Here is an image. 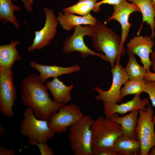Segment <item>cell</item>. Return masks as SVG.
Returning <instances> with one entry per match:
<instances>
[{"instance_id": "cell-14", "label": "cell", "mask_w": 155, "mask_h": 155, "mask_svg": "<svg viewBox=\"0 0 155 155\" xmlns=\"http://www.w3.org/2000/svg\"><path fill=\"white\" fill-rule=\"evenodd\" d=\"M140 95L135 94L131 100L120 104L117 103L111 105L103 102V106L106 118L108 119L115 113L123 115L136 109L146 110L145 106L149 103V100L146 98L141 99Z\"/></svg>"}, {"instance_id": "cell-15", "label": "cell", "mask_w": 155, "mask_h": 155, "mask_svg": "<svg viewBox=\"0 0 155 155\" xmlns=\"http://www.w3.org/2000/svg\"><path fill=\"white\" fill-rule=\"evenodd\" d=\"M31 67L38 71L40 75L38 76L39 80L44 83L48 78H57L63 74H68L77 72L81 69V67L74 65L67 67L56 65H43L34 61L30 63Z\"/></svg>"}, {"instance_id": "cell-36", "label": "cell", "mask_w": 155, "mask_h": 155, "mask_svg": "<svg viewBox=\"0 0 155 155\" xmlns=\"http://www.w3.org/2000/svg\"><path fill=\"white\" fill-rule=\"evenodd\" d=\"M29 4L32 6L33 5V2L34 0H27Z\"/></svg>"}, {"instance_id": "cell-23", "label": "cell", "mask_w": 155, "mask_h": 155, "mask_svg": "<svg viewBox=\"0 0 155 155\" xmlns=\"http://www.w3.org/2000/svg\"><path fill=\"white\" fill-rule=\"evenodd\" d=\"M127 51L129 59L125 69L129 79H144L147 71L138 63L133 53L128 50Z\"/></svg>"}, {"instance_id": "cell-17", "label": "cell", "mask_w": 155, "mask_h": 155, "mask_svg": "<svg viewBox=\"0 0 155 155\" xmlns=\"http://www.w3.org/2000/svg\"><path fill=\"white\" fill-rule=\"evenodd\" d=\"M46 85L53 96V101L59 104H65L71 99V92L74 84L65 85L57 78H54L51 81L47 82Z\"/></svg>"}, {"instance_id": "cell-8", "label": "cell", "mask_w": 155, "mask_h": 155, "mask_svg": "<svg viewBox=\"0 0 155 155\" xmlns=\"http://www.w3.org/2000/svg\"><path fill=\"white\" fill-rule=\"evenodd\" d=\"M12 69L0 66V111L5 116L14 117L13 107L17 95Z\"/></svg>"}, {"instance_id": "cell-21", "label": "cell", "mask_w": 155, "mask_h": 155, "mask_svg": "<svg viewBox=\"0 0 155 155\" xmlns=\"http://www.w3.org/2000/svg\"><path fill=\"white\" fill-rule=\"evenodd\" d=\"M136 4L139 8L142 16V20L140 28L137 33L139 35L143 23L146 22L149 25L151 30L150 36L152 38L155 37L154 30V24L155 18V11L152 4V0H127Z\"/></svg>"}, {"instance_id": "cell-33", "label": "cell", "mask_w": 155, "mask_h": 155, "mask_svg": "<svg viewBox=\"0 0 155 155\" xmlns=\"http://www.w3.org/2000/svg\"><path fill=\"white\" fill-rule=\"evenodd\" d=\"M14 1H17L18 0H13ZM23 3L24 7L26 9L28 12H32L33 11V9L28 3L27 0H20Z\"/></svg>"}, {"instance_id": "cell-6", "label": "cell", "mask_w": 155, "mask_h": 155, "mask_svg": "<svg viewBox=\"0 0 155 155\" xmlns=\"http://www.w3.org/2000/svg\"><path fill=\"white\" fill-rule=\"evenodd\" d=\"M90 129L92 147L103 146L111 147L123 134L120 125L102 117H100L93 122Z\"/></svg>"}, {"instance_id": "cell-39", "label": "cell", "mask_w": 155, "mask_h": 155, "mask_svg": "<svg viewBox=\"0 0 155 155\" xmlns=\"http://www.w3.org/2000/svg\"><path fill=\"white\" fill-rule=\"evenodd\" d=\"M154 116H155V115H154Z\"/></svg>"}, {"instance_id": "cell-4", "label": "cell", "mask_w": 155, "mask_h": 155, "mask_svg": "<svg viewBox=\"0 0 155 155\" xmlns=\"http://www.w3.org/2000/svg\"><path fill=\"white\" fill-rule=\"evenodd\" d=\"M21 122L20 134L38 142H47L55 133L48 126V121L40 119L34 115L32 109L28 107Z\"/></svg>"}, {"instance_id": "cell-37", "label": "cell", "mask_w": 155, "mask_h": 155, "mask_svg": "<svg viewBox=\"0 0 155 155\" xmlns=\"http://www.w3.org/2000/svg\"><path fill=\"white\" fill-rule=\"evenodd\" d=\"M152 4L155 11V0H152Z\"/></svg>"}, {"instance_id": "cell-18", "label": "cell", "mask_w": 155, "mask_h": 155, "mask_svg": "<svg viewBox=\"0 0 155 155\" xmlns=\"http://www.w3.org/2000/svg\"><path fill=\"white\" fill-rule=\"evenodd\" d=\"M140 110H134L127 115L122 117H119L117 113H115L108 120L120 125L122 129L123 135L130 138L137 139L136 128Z\"/></svg>"}, {"instance_id": "cell-22", "label": "cell", "mask_w": 155, "mask_h": 155, "mask_svg": "<svg viewBox=\"0 0 155 155\" xmlns=\"http://www.w3.org/2000/svg\"><path fill=\"white\" fill-rule=\"evenodd\" d=\"M12 0H0V20L3 25H6L9 22L18 30L20 26L13 12L20 11L21 8L18 5L13 4Z\"/></svg>"}, {"instance_id": "cell-9", "label": "cell", "mask_w": 155, "mask_h": 155, "mask_svg": "<svg viewBox=\"0 0 155 155\" xmlns=\"http://www.w3.org/2000/svg\"><path fill=\"white\" fill-rule=\"evenodd\" d=\"M111 72L113 81L110 89L104 90L99 87H96L94 90L98 94L95 96L96 100L113 105L119 102L121 88L129 80V78L125 68L120 64L119 61H116L115 64L111 68Z\"/></svg>"}, {"instance_id": "cell-28", "label": "cell", "mask_w": 155, "mask_h": 155, "mask_svg": "<svg viewBox=\"0 0 155 155\" xmlns=\"http://www.w3.org/2000/svg\"><path fill=\"white\" fill-rule=\"evenodd\" d=\"M144 92L148 95L152 106L155 107V81H145Z\"/></svg>"}, {"instance_id": "cell-25", "label": "cell", "mask_w": 155, "mask_h": 155, "mask_svg": "<svg viewBox=\"0 0 155 155\" xmlns=\"http://www.w3.org/2000/svg\"><path fill=\"white\" fill-rule=\"evenodd\" d=\"M98 0H79L74 5L64 8L63 11L81 16H86L90 13L94 9Z\"/></svg>"}, {"instance_id": "cell-31", "label": "cell", "mask_w": 155, "mask_h": 155, "mask_svg": "<svg viewBox=\"0 0 155 155\" xmlns=\"http://www.w3.org/2000/svg\"><path fill=\"white\" fill-rule=\"evenodd\" d=\"M145 81H155V72L147 71L144 78Z\"/></svg>"}, {"instance_id": "cell-27", "label": "cell", "mask_w": 155, "mask_h": 155, "mask_svg": "<svg viewBox=\"0 0 155 155\" xmlns=\"http://www.w3.org/2000/svg\"><path fill=\"white\" fill-rule=\"evenodd\" d=\"M93 155H118L111 147L103 146L92 147Z\"/></svg>"}, {"instance_id": "cell-30", "label": "cell", "mask_w": 155, "mask_h": 155, "mask_svg": "<svg viewBox=\"0 0 155 155\" xmlns=\"http://www.w3.org/2000/svg\"><path fill=\"white\" fill-rule=\"evenodd\" d=\"M15 151L13 149H8L3 146L0 147V155H14Z\"/></svg>"}, {"instance_id": "cell-10", "label": "cell", "mask_w": 155, "mask_h": 155, "mask_svg": "<svg viewBox=\"0 0 155 155\" xmlns=\"http://www.w3.org/2000/svg\"><path fill=\"white\" fill-rule=\"evenodd\" d=\"M48 121L49 127L55 133L65 132L84 115L80 108L75 104H65L60 107Z\"/></svg>"}, {"instance_id": "cell-24", "label": "cell", "mask_w": 155, "mask_h": 155, "mask_svg": "<svg viewBox=\"0 0 155 155\" xmlns=\"http://www.w3.org/2000/svg\"><path fill=\"white\" fill-rule=\"evenodd\" d=\"M121 90L119 102L125 96L130 94L140 95L144 92L145 81L144 79H129Z\"/></svg>"}, {"instance_id": "cell-1", "label": "cell", "mask_w": 155, "mask_h": 155, "mask_svg": "<svg viewBox=\"0 0 155 155\" xmlns=\"http://www.w3.org/2000/svg\"><path fill=\"white\" fill-rule=\"evenodd\" d=\"M21 99L27 107L32 108L38 119L48 121L52 115L64 104L56 103L49 97L46 85L41 82L36 73L23 79Z\"/></svg>"}, {"instance_id": "cell-11", "label": "cell", "mask_w": 155, "mask_h": 155, "mask_svg": "<svg viewBox=\"0 0 155 155\" xmlns=\"http://www.w3.org/2000/svg\"><path fill=\"white\" fill-rule=\"evenodd\" d=\"M46 16L45 23L40 30L35 32V37L32 44L28 47L29 52L43 49L48 45L55 38L58 22L53 10L48 7L43 9Z\"/></svg>"}, {"instance_id": "cell-3", "label": "cell", "mask_w": 155, "mask_h": 155, "mask_svg": "<svg viewBox=\"0 0 155 155\" xmlns=\"http://www.w3.org/2000/svg\"><path fill=\"white\" fill-rule=\"evenodd\" d=\"M94 121L90 115L84 116L70 126L68 139L74 155H93L90 128Z\"/></svg>"}, {"instance_id": "cell-35", "label": "cell", "mask_w": 155, "mask_h": 155, "mask_svg": "<svg viewBox=\"0 0 155 155\" xmlns=\"http://www.w3.org/2000/svg\"><path fill=\"white\" fill-rule=\"evenodd\" d=\"M149 155H155V146L152 147L151 149L150 152L149 153Z\"/></svg>"}, {"instance_id": "cell-32", "label": "cell", "mask_w": 155, "mask_h": 155, "mask_svg": "<svg viewBox=\"0 0 155 155\" xmlns=\"http://www.w3.org/2000/svg\"><path fill=\"white\" fill-rule=\"evenodd\" d=\"M150 59L152 69L154 72H155V51L152 52Z\"/></svg>"}, {"instance_id": "cell-13", "label": "cell", "mask_w": 155, "mask_h": 155, "mask_svg": "<svg viewBox=\"0 0 155 155\" xmlns=\"http://www.w3.org/2000/svg\"><path fill=\"white\" fill-rule=\"evenodd\" d=\"M150 36L137 35L131 38L126 44L127 50L137 55L147 71L151 66L150 55L155 44Z\"/></svg>"}, {"instance_id": "cell-26", "label": "cell", "mask_w": 155, "mask_h": 155, "mask_svg": "<svg viewBox=\"0 0 155 155\" xmlns=\"http://www.w3.org/2000/svg\"><path fill=\"white\" fill-rule=\"evenodd\" d=\"M46 142H38L31 140H29L28 141L30 145H36L39 148L41 155H54L52 149L49 146Z\"/></svg>"}, {"instance_id": "cell-34", "label": "cell", "mask_w": 155, "mask_h": 155, "mask_svg": "<svg viewBox=\"0 0 155 155\" xmlns=\"http://www.w3.org/2000/svg\"><path fill=\"white\" fill-rule=\"evenodd\" d=\"M5 131L3 126L1 124L0 125V135L3 136L5 134Z\"/></svg>"}, {"instance_id": "cell-7", "label": "cell", "mask_w": 155, "mask_h": 155, "mask_svg": "<svg viewBox=\"0 0 155 155\" xmlns=\"http://www.w3.org/2000/svg\"><path fill=\"white\" fill-rule=\"evenodd\" d=\"M94 25H90L83 26H75L73 34L66 38L63 44V52L66 53L77 51L84 58L89 55L98 56L107 62L105 56L102 54L96 53L89 49L85 44L84 37L86 36H92L94 32Z\"/></svg>"}, {"instance_id": "cell-20", "label": "cell", "mask_w": 155, "mask_h": 155, "mask_svg": "<svg viewBox=\"0 0 155 155\" xmlns=\"http://www.w3.org/2000/svg\"><path fill=\"white\" fill-rule=\"evenodd\" d=\"M20 44L18 40H12L9 44L0 46V66L12 69L13 64L22 60L21 57L16 49Z\"/></svg>"}, {"instance_id": "cell-2", "label": "cell", "mask_w": 155, "mask_h": 155, "mask_svg": "<svg viewBox=\"0 0 155 155\" xmlns=\"http://www.w3.org/2000/svg\"><path fill=\"white\" fill-rule=\"evenodd\" d=\"M92 37V46L96 50L104 54L112 68L115 62L119 61L120 56L125 53V47L121 46V37L97 20Z\"/></svg>"}, {"instance_id": "cell-29", "label": "cell", "mask_w": 155, "mask_h": 155, "mask_svg": "<svg viewBox=\"0 0 155 155\" xmlns=\"http://www.w3.org/2000/svg\"><path fill=\"white\" fill-rule=\"evenodd\" d=\"M124 0H102L100 1L97 2L96 3L95 8L93 11L95 12L99 11L101 10V9L100 8V6L102 4H108L111 5L113 6L118 5Z\"/></svg>"}, {"instance_id": "cell-19", "label": "cell", "mask_w": 155, "mask_h": 155, "mask_svg": "<svg viewBox=\"0 0 155 155\" xmlns=\"http://www.w3.org/2000/svg\"><path fill=\"white\" fill-rule=\"evenodd\" d=\"M111 147L118 155H140L141 150L139 140L123 135L119 137Z\"/></svg>"}, {"instance_id": "cell-5", "label": "cell", "mask_w": 155, "mask_h": 155, "mask_svg": "<svg viewBox=\"0 0 155 155\" xmlns=\"http://www.w3.org/2000/svg\"><path fill=\"white\" fill-rule=\"evenodd\" d=\"M152 107L149 105L146 110H140L136 128V138L140 142V155H148L155 146V117Z\"/></svg>"}, {"instance_id": "cell-16", "label": "cell", "mask_w": 155, "mask_h": 155, "mask_svg": "<svg viewBox=\"0 0 155 155\" xmlns=\"http://www.w3.org/2000/svg\"><path fill=\"white\" fill-rule=\"evenodd\" d=\"M59 12L57 19L63 29L67 31L73 29L78 26L82 25H93L96 24L97 20L90 13L86 16H78L73 14L63 11Z\"/></svg>"}, {"instance_id": "cell-12", "label": "cell", "mask_w": 155, "mask_h": 155, "mask_svg": "<svg viewBox=\"0 0 155 155\" xmlns=\"http://www.w3.org/2000/svg\"><path fill=\"white\" fill-rule=\"evenodd\" d=\"M114 11L111 15L107 19L105 23L113 20L120 24L121 29V45L124 47V44L126 40L132 24L129 22L130 15L133 12L140 13L139 7L133 3L124 0L117 5L113 6Z\"/></svg>"}, {"instance_id": "cell-38", "label": "cell", "mask_w": 155, "mask_h": 155, "mask_svg": "<svg viewBox=\"0 0 155 155\" xmlns=\"http://www.w3.org/2000/svg\"><path fill=\"white\" fill-rule=\"evenodd\" d=\"M154 30L155 34V18L154 19Z\"/></svg>"}]
</instances>
